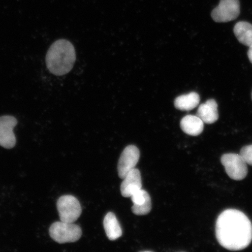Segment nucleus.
<instances>
[{
	"label": "nucleus",
	"instance_id": "9b49d317",
	"mask_svg": "<svg viewBox=\"0 0 252 252\" xmlns=\"http://www.w3.org/2000/svg\"><path fill=\"white\" fill-rule=\"evenodd\" d=\"M197 116L206 124H213L219 118L218 105L215 100L209 99L198 107Z\"/></svg>",
	"mask_w": 252,
	"mask_h": 252
},
{
	"label": "nucleus",
	"instance_id": "0eeeda50",
	"mask_svg": "<svg viewBox=\"0 0 252 252\" xmlns=\"http://www.w3.org/2000/svg\"><path fill=\"white\" fill-rule=\"evenodd\" d=\"M140 157V151L136 146L130 145L125 148L118 162V171L120 178L124 179L127 173L135 168Z\"/></svg>",
	"mask_w": 252,
	"mask_h": 252
},
{
	"label": "nucleus",
	"instance_id": "2eb2a0df",
	"mask_svg": "<svg viewBox=\"0 0 252 252\" xmlns=\"http://www.w3.org/2000/svg\"><path fill=\"white\" fill-rule=\"evenodd\" d=\"M234 32L239 42L250 47L252 45V25L248 22L241 21L236 23Z\"/></svg>",
	"mask_w": 252,
	"mask_h": 252
},
{
	"label": "nucleus",
	"instance_id": "a211bd4d",
	"mask_svg": "<svg viewBox=\"0 0 252 252\" xmlns=\"http://www.w3.org/2000/svg\"></svg>",
	"mask_w": 252,
	"mask_h": 252
},
{
	"label": "nucleus",
	"instance_id": "ddd939ff",
	"mask_svg": "<svg viewBox=\"0 0 252 252\" xmlns=\"http://www.w3.org/2000/svg\"><path fill=\"white\" fill-rule=\"evenodd\" d=\"M104 229L107 237L110 241H115L122 235V229L114 213L109 212L103 220Z\"/></svg>",
	"mask_w": 252,
	"mask_h": 252
},
{
	"label": "nucleus",
	"instance_id": "1a4fd4ad",
	"mask_svg": "<svg viewBox=\"0 0 252 252\" xmlns=\"http://www.w3.org/2000/svg\"><path fill=\"white\" fill-rule=\"evenodd\" d=\"M123 179L121 191L122 196L125 197H130L142 189L141 173L137 169L132 170Z\"/></svg>",
	"mask_w": 252,
	"mask_h": 252
},
{
	"label": "nucleus",
	"instance_id": "6e6552de",
	"mask_svg": "<svg viewBox=\"0 0 252 252\" xmlns=\"http://www.w3.org/2000/svg\"><path fill=\"white\" fill-rule=\"evenodd\" d=\"M17 124V120L14 116L0 117V146L7 149L15 147L16 138L13 130Z\"/></svg>",
	"mask_w": 252,
	"mask_h": 252
},
{
	"label": "nucleus",
	"instance_id": "f257e3e1",
	"mask_svg": "<svg viewBox=\"0 0 252 252\" xmlns=\"http://www.w3.org/2000/svg\"><path fill=\"white\" fill-rule=\"evenodd\" d=\"M216 235L219 243L226 250H243L251 243L252 224L241 211L226 210L217 220Z\"/></svg>",
	"mask_w": 252,
	"mask_h": 252
},
{
	"label": "nucleus",
	"instance_id": "423d86ee",
	"mask_svg": "<svg viewBox=\"0 0 252 252\" xmlns=\"http://www.w3.org/2000/svg\"><path fill=\"white\" fill-rule=\"evenodd\" d=\"M240 14L239 0H220V4L212 12L213 20L216 23H228L235 20Z\"/></svg>",
	"mask_w": 252,
	"mask_h": 252
},
{
	"label": "nucleus",
	"instance_id": "f8f14e48",
	"mask_svg": "<svg viewBox=\"0 0 252 252\" xmlns=\"http://www.w3.org/2000/svg\"><path fill=\"white\" fill-rule=\"evenodd\" d=\"M181 127L186 134L197 136L202 133L204 122L197 115H187L181 120Z\"/></svg>",
	"mask_w": 252,
	"mask_h": 252
},
{
	"label": "nucleus",
	"instance_id": "dca6fc26",
	"mask_svg": "<svg viewBox=\"0 0 252 252\" xmlns=\"http://www.w3.org/2000/svg\"><path fill=\"white\" fill-rule=\"evenodd\" d=\"M240 155L247 164L252 166V145L242 148Z\"/></svg>",
	"mask_w": 252,
	"mask_h": 252
},
{
	"label": "nucleus",
	"instance_id": "4468645a",
	"mask_svg": "<svg viewBox=\"0 0 252 252\" xmlns=\"http://www.w3.org/2000/svg\"><path fill=\"white\" fill-rule=\"evenodd\" d=\"M200 96L196 93L192 92L188 94H182L175 100V108L183 111H189L196 108L200 103Z\"/></svg>",
	"mask_w": 252,
	"mask_h": 252
},
{
	"label": "nucleus",
	"instance_id": "9d476101",
	"mask_svg": "<svg viewBox=\"0 0 252 252\" xmlns=\"http://www.w3.org/2000/svg\"><path fill=\"white\" fill-rule=\"evenodd\" d=\"M133 203L131 207L132 212L137 216L147 215L152 208L151 197L149 193L143 189L135 192L130 197Z\"/></svg>",
	"mask_w": 252,
	"mask_h": 252
},
{
	"label": "nucleus",
	"instance_id": "20e7f679",
	"mask_svg": "<svg viewBox=\"0 0 252 252\" xmlns=\"http://www.w3.org/2000/svg\"><path fill=\"white\" fill-rule=\"evenodd\" d=\"M60 219L62 221L74 223L80 217L82 209L76 197L65 195L59 198L57 202Z\"/></svg>",
	"mask_w": 252,
	"mask_h": 252
},
{
	"label": "nucleus",
	"instance_id": "39448f33",
	"mask_svg": "<svg viewBox=\"0 0 252 252\" xmlns=\"http://www.w3.org/2000/svg\"><path fill=\"white\" fill-rule=\"evenodd\" d=\"M220 162L230 178L235 181L243 180L248 174L247 163L240 154H225L220 158Z\"/></svg>",
	"mask_w": 252,
	"mask_h": 252
},
{
	"label": "nucleus",
	"instance_id": "7ed1b4c3",
	"mask_svg": "<svg viewBox=\"0 0 252 252\" xmlns=\"http://www.w3.org/2000/svg\"><path fill=\"white\" fill-rule=\"evenodd\" d=\"M49 234L53 240L59 244L75 242L80 239L82 230L74 223L58 221L50 226Z\"/></svg>",
	"mask_w": 252,
	"mask_h": 252
},
{
	"label": "nucleus",
	"instance_id": "f3484780",
	"mask_svg": "<svg viewBox=\"0 0 252 252\" xmlns=\"http://www.w3.org/2000/svg\"><path fill=\"white\" fill-rule=\"evenodd\" d=\"M249 47H250V48H249L248 50V56L249 59H250V61L252 64V45Z\"/></svg>",
	"mask_w": 252,
	"mask_h": 252
},
{
	"label": "nucleus",
	"instance_id": "f03ea898",
	"mask_svg": "<svg viewBox=\"0 0 252 252\" xmlns=\"http://www.w3.org/2000/svg\"><path fill=\"white\" fill-rule=\"evenodd\" d=\"M75 60L76 55L72 44L67 40H58L52 44L47 53V68L58 76L65 75L73 68Z\"/></svg>",
	"mask_w": 252,
	"mask_h": 252
}]
</instances>
